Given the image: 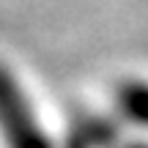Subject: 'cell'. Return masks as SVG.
Here are the masks:
<instances>
[{
    "mask_svg": "<svg viewBox=\"0 0 148 148\" xmlns=\"http://www.w3.org/2000/svg\"><path fill=\"white\" fill-rule=\"evenodd\" d=\"M121 107L137 123L148 126V82H132L121 93Z\"/></svg>",
    "mask_w": 148,
    "mask_h": 148,
    "instance_id": "6da1fadb",
    "label": "cell"
}]
</instances>
